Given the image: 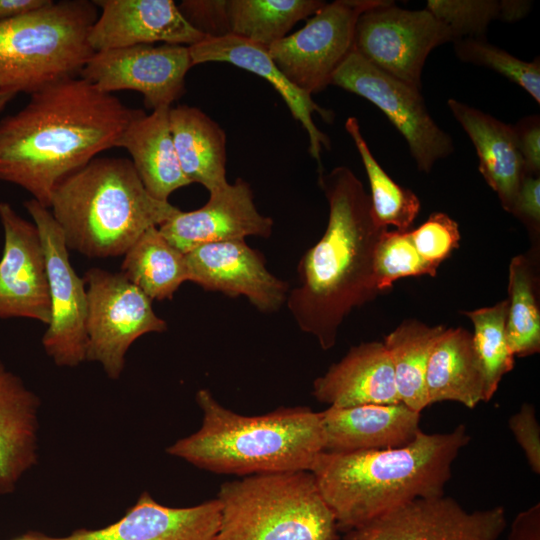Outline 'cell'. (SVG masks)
<instances>
[{
	"mask_svg": "<svg viewBox=\"0 0 540 540\" xmlns=\"http://www.w3.org/2000/svg\"><path fill=\"white\" fill-rule=\"evenodd\" d=\"M158 229L171 245L187 253L208 243L245 240L248 236L269 238L273 220L257 210L249 183L237 178L233 184L211 192L203 207L179 210Z\"/></svg>",
	"mask_w": 540,
	"mask_h": 540,
	"instance_id": "obj_17",
	"label": "cell"
},
{
	"mask_svg": "<svg viewBox=\"0 0 540 540\" xmlns=\"http://www.w3.org/2000/svg\"><path fill=\"white\" fill-rule=\"evenodd\" d=\"M445 329L407 319L384 337L400 401L420 413L428 407L425 377L429 358Z\"/></svg>",
	"mask_w": 540,
	"mask_h": 540,
	"instance_id": "obj_28",
	"label": "cell"
},
{
	"mask_svg": "<svg viewBox=\"0 0 540 540\" xmlns=\"http://www.w3.org/2000/svg\"><path fill=\"white\" fill-rule=\"evenodd\" d=\"M313 396L330 407L397 404L393 366L383 342H363L349 349L313 382Z\"/></svg>",
	"mask_w": 540,
	"mask_h": 540,
	"instance_id": "obj_22",
	"label": "cell"
},
{
	"mask_svg": "<svg viewBox=\"0 0 540 540\" xmlns=\"http://www.w3.org/2000/svg\"><path fill=\"white\" fill-rule=\"evenodd\" d=\"M12 540H40L37 536V531H29L25 534L17 536Z\"/></svg>",
	"mask_w": 540,
	"mask_h": 540,
	"instance_id": "obj_46",
	"label": "cell"
},
{
	"mask_svg": "<svg viewBox=\"0 0 540 540\" xmlns=\"http://www.w3.org/2000/svg\"><path fill=\"white\" fill-rule=\"evenodd\" d=\"M507 540H540V504L519 512L510 527Z\"/></svg>",
	"mask_w": 540,
	"mask_h": 540,
	"instance_id": "obj_42",
	"label": "cell"
},
{
	"mask_svg": "<svg viewBox=\"0 0 540 540\" xmlns=\"http://www.w3.org/2000/svg\"><path fill=\"white\" fill-rule=\"evenodd\" d=\"M169 124L180 167L190 181L209 193L228 184L226 134L197 107L180 105L169 110Z\"/></svg>",
	"mask_w": 540,
	"mask_h": 540,
	"instance_id": "obj_27",
	"label": "cell"
},
{
	"mask_svg": "<svg viewBox=\"0 0 540 540\" xmlns=\"http://www.w3.org/2000/svg\"><path fill=\"white\" fill-rule=\"evenodd\" d=\"M506 527L503 506L468 511L444 494L397 507L345 533L343 540H499Z\"/></svg>",
	"mask_w": 540,
	"mask_h": 540,
	"instance_id": "obj_14",
	"label": "cell"
},
{
	"mask_svg": "<svg viewBox=\"0 0 540 540\" xmlns=\"http://www.w3.org/2000/svg\"><path fill=\"white\" fill-rule=\"evenodd\" d=\"M473 323V344L485 382V399L489 401L508 372L514 368L515 356L506 335L508 299L490 307L463 311Z\"/></svg>",
	"mask_w": 540,
	"mask_h": 540,
	"instance_id": "obj_33",
	"label": "cell"
},
{
	"mask_svg": "<svg viewBox=\"0 0 540 540\" xmlns=\"http://www.w3.org/2000/svg\"><path fill=\"white\" fill-rule=\"evenodd\" d=\"M536 276L531 260L517 255L509 265L506 335L513 355L526 357L540 351V310Z\"/></svg>",
	"mask_w": 540,
	"mask_h": 540,
	"instance_id": "obj_32",
	"label": "cell"
},
{
	"mask_svg": "<svg viewBox=\"0 0 540 540\" xmlns=\"http://www.w3.org/2000/svg\"><path fill=\"white\" fill-rule=\"evenodd\" d=\"M330 84L379 108L407 142L420 171L429 173L438 160L454 152L451 136L429 114L421 90L379 70L356 51L338 67Z\"/></svg>",
	"mask_w": 540,
	"mask_h": 540,
	"instance_id": "obj_9",
	"label": "cell"
},
{
	"mask_svg": "<svg viewBox=\"0 0 540 540\" xmlns=\"http://www.w3.org/2000/svg\"><path fill=\"white\" fill-rule=\"evenodd\" d=\"M196 401L203 413L200 429L166 452L198 468L239 476L311 471L324 451L319 412L309 407L244 416L222 406L207 389L197 392Z\"/></svg>",
	"mask_w": 540,
	"mask_h": 540,
	"instance_id": "obj_4",
	"label": "cell"
},
{
	"mask_svg": "<svg viewBox=\"0 0 540 540\" xmlns=\"http://www.w3.org/2000/svg\"><path fill=\"white\" fill-rule=\"evenodd\" d=\"M189 52L193 66L206 62H226L267 80L281 95L293 118L306 130L309 153L318 162V172H323L321 151L322 147L330 149V139L317 128L312 114L317 112L325 121L331 122L333 112L320 107L311 95L290 82L270 57L267 47L229 34L205 38L189 46Z\"/></svg>",
	"mask_w": 540,
	"mask_h": 540,
	"instance_id": "obj_20",
	"label": "cell"
},
{
	"mask_svg": "<svg viewBox=\"0 0 540 540\" xmlns=\"http://www.w3.org/2000/svg\"><path fill=\"white\" fill-rule=\"evenodd\" d=\"M517 146L524 162L526 175L540 172V119L538 115L523 117L513 126Z\"/></svg>",
	"mask_w": 540,
	"mask_h": 540,
	"instance_id": "obj_40",
	"label": "cell"
},
{
	"mask_svg": "<svg viewBox=\"0 0 540 540\" xmlns=\"http://www.w3.org/2000/svg\"><path fill=\"white\" fill-rule=\"evenodd\" d=\"M457 58L494 70L523 88L538 104L540 103V61L531 62L516 58L507 51L489 43L485 37L461 38L453 42Z\"/></svg>",
	"mask_w": 540,
	"mask_h": 540,
	"instance_id": "obj_34",
	"label": "cell"
},
{
	"mask_svg": "<svg viewBox=\"0 0 540 540\" xmlns=\"http://www.w3.org/2000/svg\"><path fill=\"white\" fill-rule=\"evenodd\" d=\"M193 67L189 47L161 43L95 52L80 77L100 91L141 93L147 108L171 107L185 92V76Z\"/></svg>",
	"mask_w": 540,
	"mask_h": 540,
	"instance_id": "obj_13",
	"label": "cell"
},
{
	"mask_svg": "<svg viewBox=\"0 0 540 540\" xmlns=\"http://www.w3.org/2000/svg\"><path fill=\"white\" fill-rule=\"evenodd\" d=\"M383 0H336L326 3L295 33L268 47L281 72L312 95L331 83L338 67L354 50L356 23Z\"/></svg>",
	"mask_w": 540,
	"mask_h": 540,
	"instance_id": "obj_11",
	"label": "cell"
},
{
	"mask_svg": "<svg viewBox=\"0 0 540 540\" xmlns=\"http://www.w3.org/2000/svg\"><path fill=\"white\" fill-rule=\"evenodd\" d=\"M24 207L38 229L46 260L51 314L42 345L57 366L76 367L87 357L85 281L70 263L64 234L49 208L34 199Z\"/></svg>",
	"mask_w": 540,
	"mask_h": 540,
	"instance_id": "obj_12",
	"label": "cell"
},
{
	"mask_svg": "<svg viewBox=\"0 0 540 540\" xmlns=\"http://www.w3.org/2000/svg\"><path fill=\"white\" fill-rule=\"evenodd\" d=\"M428 406L454 401L469 409L485 399V382L472 333L446 328L430 355L426 377Z\"/></svg>",
	"mask_w": 540,
	"mask_h": 540,
	"instance_id": "obj_26",
	"label": "cell"
},
{
	"mask_svg": "<svg viewBox=\"0 0 540 540\" xmlns=\"http://www.w3.org/2000/svg\"><path fill=\"white\" fill-rule=\"evenodd\" d=\"M532 2L527 0L500 1V21L514 23L525 18L532 8Z\"/></svg>",
	"mask_w": 540,
	"mask_h": 540,
	"instance_id": "obj_44",
	"label": "cell"
},
{
	"mask_svg": "<svg viewBox=\"0 0 540 540\" xmlns=\"http://www.w3.org/2000/svg\"><path fill=\"white\" fill-rule=\"evenodd\" d=\"M96 19L93 1L49 0L0 21V91L31 95L80 75L95 53L88 34Z\"/></svg>",
	"mask_w": 540,
	"mask_h": 540,
	"instance_id": "obj_6",
	"label": "cell"
},
{
	"mask_svg": "<svg viewBox=\"0 0 540 540\" xmlns=\"http://www.w3.org/2000/svg\"><path fill=\"white\" fill-rule=\"evenodd\" d=\"M345 129L351 136L361 157L371 189V207L376 222L393 226L397 231H410L420 211V200L410 189L397 184L380 166L367 145L358 120L349 117Z\"/></svg>",
	"mask_w": 540,
	"mask_h": 540,
	"instance_id": "obj_31",
	"label": "cell"
},
{
	"mask_svg": "<svg viewBox=\"0 0 540 540\" xmlns=\"http://www.w3.org/2000/svg\"><path fill=\"white\" fill-rule=\"evenodd\" d=\"M325 4L320 0H226L229 34L268 48Z\"/></svg>",
	"mask_w": 540,
	"mask_h": 540,
	"instance_id": "obj_30",
	"label": "cell"
},
{
	"mask_svg": "<svg viewBox=\"0 0 540 540\" xmlns=\"http://www.w3.org/2000/svg\"><path fill=\"white\" fill-rule=\"evenodd\" d=\"M16 95L9 92L0 91V113L4 110L6 105L13 100Z\"/></svg>",
	"mask_w": 540,
	"mask_h": 540,
	"instance_id": "obj_45",
	"label": "cell"
},
{
	"mask_svg": "<svg viewBox=\"0 0 540 540\" xmlns=\"http://www.w3.org/2000/svg\"><path fill=\"white\" fill-rule=\"evenodd\" d=\"M0 121V180L49 208L56 185L116 147L138 112L82 77L52 83Z\"/></svg>",
	"mask_w": 540,
	"mask_h": 540,
	"instance_id": "obj_1",
	"label": "cell"
},
{
	"mask_svg": "<svg viewBox=\"0 0 540 540\" xmlns=\"http://www.w3.org/2000/svg\"><path fill=\"white\" fill-rule=\"evenodd\" d=\"M121 273L151 300L172 299L188 281L185 253L171 245L158 227L146 230L124 254Z\"/></svg>",
	"mask_w": 540,
	"mask_h": 540,
	"instance_id": "obj_29",
	"label": "cell"
},
{
	"mask_svg": "<svg viewBox=\"0 0 540 540\" xmlns=\"http://www.w3.org/2000/svg\"><path fill=\"white\" fill-rule=\"evenodd\" d=\"M40 400L0 361V495L38 462Z\"/></svg>",
	"mask_w": 540,
	"mask_h": 540,
	"instance_id": "obj_24",
	"label": "cell"
},
{
	"mask_svg": "<svg viewBox=\"0 0 540 540\" xmlns=\"http://www.w3.org/2000/svg\"><path fill=\"white\" fill-rule=\"evenodd\" d=\"M324 451L349 453L403 447L421 431V413L402 402L328 407L319 412Z\"/></svg>",
	"mask_w": 540,
	"mask_h": 540,
	"instance_id": "obj_21",
	"label": "cell"
},
{
	"mask_svg": "<svg viewBox=\"0 0 540 540\" xmlns=\"http://www.w3.org/2000/svg\"><path fill=\"white\" fill-rule=\"evenodd\" d=\"M49 0H0V21L38 9Z\"/></svg>",
	"mask_w": 540,
	"mask_h": 540,
	"instance_id": "obj_43",
	"label": "cell"
},
{
	"mask_svg": "<svg viewBox=\"0 0 540 540\" xmlns=\"http://www.w3.org/2000/svg\"><path fill=\"white\" fill-rule=\"evenodd\" d=\"M318 183L329 205L327 227L300 259L299 285L286 303L300 330L329 350L351 311L380 294L374 253L388 228L376 222L370 196L348 167L319 173Z\"/></svg>",
	"mask_w": 540,
	"mask_h": 540,
	"instance_id": "obj_2",
	"label": "cell"
},
{
	"mask_svg": "<svg viewBox=\"0 0 540 540\" xmlns=\"http://www.w3.org/2000/svg\"><path fill=\"white\" fill-rule=\"evenodd\" d=\"M101 8L88 42L94 52L144 44L192 46L207 38L173 0H96Z\"/></svg>",
	"mask_w": 540,
	"mask_h": 540,
	"instance_id": "obj_18",
	"label": "cell"
},
{
	"mask_svg": "<svg viewBox=\"0 0 540 540\" xmlns=\"http://www.w3.org/2000/svg\"><path fill=\"white\" fill-rule=\"evenodd\" d=\"M188 281L231 297L244 296L259 311H278L289 293L287 282L268 271L263 255L245 240L200 245L185 253Z\"/></svg>",
	"mask_w": 540,
	"mask_h": 540,
	"instance_id": "obj_16",
	"label": "cell"
},
{
	"mask_svg": "<svg viewBox=\"0 0 540 540\" xmlns=\"http://www.w3.org/2000/svg\"><path fill=\"white\" fill-rule=\"evenodd\" d=\"M447 105L475 147L479 172L511 213L526 175L513 126L452 98Z\"/></svg>",
	"mask_w": 540,
	"mask_h": 540,
	"instance_id": "obj_23",
	"label": "cell"
},
{
	"mask_svg": "<svg viewBox=\"0 0 540 540\" xmlns=\"http://www.w3.org/2000/svg\"><path fill=\"white\" fill-rule=\"evenodd\" d=\"M454 40L451 31L428 10L403 9L394 1L383 0L358 18L354 51L379 70L421 90L428 55Z\"/></svg>",
	"mask_w": 540,
	"mask_h": 540,
	"instance_id": "obj_10",
	"label": "cell"
},
{
	"mask_svg": "<svg viewBox=\"0 0 540 540\" xmlns=\"http://www.w3.org/2000/svg\"><path fill=\"white\" fill-rule=\"evenodd\" d=\"M170 108H158L150 114L138 109L116 145L128 151L145 189L161 201H168L172 192L191 184L176 155L169 124Z\"/></svg>",
	"mask_w": 540,
	"mask_h": 540,
	"instance_id": "obj_25",
	"label": "cell"
},
{
	"mask_svg": "<svg viewBox=\"0 0 540 540\" xmlns=\"http://www.w3.org/2000/svg\"><path fill=\"white\" fill-rule=\"evenodd\" d=\"M220 503L209 500L191 507H169L143 492L116 522L99 529L79 528L66 536L37 532L40 540H214Z\"/></svg>",
	"mask_w": 540,
	"mask_h": 540,
	"instance_id": "obj_19",
	"label": "cell"
},
{
	"mask_svg": "<svg viewBox=\"0 0 540 540\" xmlns=\"http://www.w3.org/2000/svg\"><path fill=\"white\" fill-rule=\"evenodd\" d=\"M437 269L417 252L410 231L387 229L376 245L374 274L380 293L390 290L397 279L421 275L434 277Z\"/></svg>",
	"mask_w": 540,
	"mask_h": 540,
	"instance_id": "obj_35",
	"label": "cell"
},
{
	"mask_svg": "<svg viewBox=\"0 0 540 540\" xmlns=\"http://www.w3.org/2000/svg\"><path fill=\"white\" fill-rule=\"evenodd\" d=\"M410 234L420 256L437 268L459 246L458 223L442 212L432 213Z\"/></svg>",
	"mask_w": 540,
	"mask_h": 540,
	"instance_id": "obj_37",
	"label": "cell"
},
{
	"mask_svg": "<svg viewBox=\"0 0 540 540\" xmlns=\"http://www.w3.org/2000/svg\"><path fill=\"white\" fill-rule=\"evenodd\" d=\"M87 287V357L98 362L106 375L118 379L125 367L129 347L140 336L167 330L152 300L121 272L90 268L84 278Z\"/></svg>",
	"mask_w": 540,
	"mask_h": 540,
	"instance_id": "obj_8",
	"label": "cell"
},
{
	"mask_svg": "<svg viewBox=\"0 0 540 540\" xmlns=\"http://www.w3.org/2000/svg\"><path fill=\"white\" fill-rule=\"evenodd\" d=\"M4 247L0 259V319L50 322L45 255L37 227L7 202H0Z\"/></svg>",
	"mask_w": 540,
	"mask_h": 540,
	"instance_id": "obj_15",
	"label": "cell"
},
{
	"mask_svg": "<svg viewBox=\"0 0 540 540\" xmlns=\"http://www.w3.org/2000/svg\"><path fill=\"white\" fill-rule=\"evenodd\" d=\"M470 440L464 424L444 433L421 430L399 448L323 451L310 472L339 532L347 533L415 499L444 495L452 465Z\"/></svg>",
	"mask_w": 540,
	"mask_h": 540,
	"instance_id": "obj_3",
	"label": "cell"
},
{
	"mask_svg": "<svg viewBox=\"0 0 540 540\" xmlns=\"http://www.w3.org/2000/svg\"><path fill=\"white\" fill-rule=\"evenodd\" d=\"M226 0H186L178 5L185 19L207 38L229 35Z\"/></svg>",
	"mask_w": 540,
	"mask_h": 540,
	"instance_id": "obj_38",
	"label": "cell"
},
{
	"mask_svg": "<svg viewBox=\"0 0 540 540\" xmlns=\"http://www.w3.org/2000/svg\"><path fill=\"white\" fill-rule=\"evenodd\" d=\"M426 10L451 31L454 41L484 37L501 13L498 0H428Z\"/></svg>",
	"mask_w": 540,
	"mask_h": 540,
	"instance_id": "obj_36",
	"label": "cell"
},
{
	"mask_svg": "<svg viewBox=\"0 0 540 540\" xmlns=\"http://www.w3.org/2000/svg\"><path fill=\"white\" fill-rule=\"evenodd\" d=\"M511 214L522 221L533 234L539 233L540 179L525 175L520 184Z\"/></svg>",
	"mask_w": 540,
	"mask_h": 540,
	"instance_id": "obj_41",
	"label": "cell"
},
{
	"mask_svg": "<svg viewBox=\"0 0 540 540\" xmlns=\"http://www.w3.org/2000/svg\"><path fill=\"white\" fill-rule=\"evenodd\" d=\"M49 208L68 249L88 257L124 255L149 228L179 209L152 197L131 160L94 158L61 180Z\"/></svg>",
	"mask_w": 540,
	"mask_h": 540,
	"instance_id": "obj_5",
	"label": "cell"
},
{
	"mask_svg": "<svg viewBox=\"0 0 540 540\" xmlns=\"http://www.w3.org/2000/svg\"><path fill=\"white\" fill-rule=\"evenodd\" d=\"M214 540H339L310 471L244 476L221 485Z\"/></svg>",
	"mask_w": 540,
	"mask_h": 540,
	"instance_id": "obj_7",
	"label": "cell"
},
{
	"mask_svg": "<svg viewBox=\"0 0 540 540\" xmlns=\"http://www.w3.org/2000/svg\"><path fill=\"white\" fill-rule=\"evenodd\" d=\"M508 426L523 450L528 465L535 474H540V426L535 407L523 403L509 418Z\"/></svg>",
	"mask_w": 540,
	"mask_h": 540,
	"instance_id": "obj_39",
	"label": "cell"
}]
</instances>
